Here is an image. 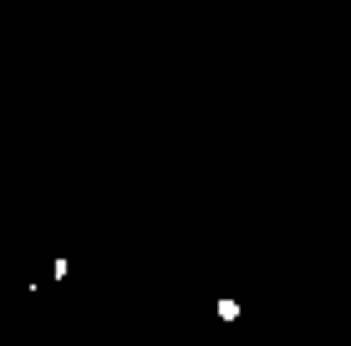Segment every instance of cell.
<instances>
[{"instance_id":"6da1fadb","label":"cell","mask_w":351,"mask_h":346,"mask_svg":"<svg viewBox=\"0 0 351 346\" xmlns=\"http://www.w3.org/2000/svg\"><path fill=\"white\" fill-rule=\"evenodd\" d=\"M219 321H229V326L239 321V301H234V295H224V301H219Z\"/></svg>"}]
</instances>
